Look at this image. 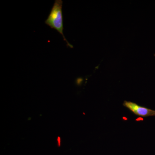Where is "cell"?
<instances>
[{"mask_svg":"<svg viewBox=\"0 0 155 155\" xmlns=\"http://www.w3.org/2000/svg\"><path fill=\"white\" fill-rule=\"evenodd\" d=\"M63 2L62 0H55L49 15L45 21V23L51 28L55 29L63 36L64 40L66 41L67 46L70 48H73V46L69 43L67 40L64 32V22H63Z\"/></svg>","mask_w":155,"mask_h":155,"instance_id":"1","label":"cell"},{"mask_svg":"<svg viewBox=\"0 0 155 155\" xmlns=\"http://www.w3.org/2000/svg\"><path fill=\"white\" fill-rule=\"evenodd\" d=\"M154 56H155V54L154 55Z\"/></svg>","mask_w":155,"mask_h":155,"instance_id":"4","label":"cell"},{"mask_svg":"<svg viewBox=\"0 0 155 155\" xmlns=\"http://www.w3.org/2000/svg\"><path fill=\"white\" fill-rule=\"evenodd\" d=\"M61 139L60 138V137H58V146H61Z\"/></svg>","mask_w":155,"mask_h":155,"instance_id":"3","label":"cell"},{"mask_svg":"<svg viewBox=\"0 0 155 155\" xmlns=\"http://www.w3.org/2000/svg\"><path fill=\"white\" fill-rule=\"evenodd\" d=\"M123 105L138 116L143 117L155 116V110L141 107L132 102L124 101Z\"/></svg>","mask_w":155,"mask_h":155,"instance_id":"2","label":"cell"}]
</instances>
